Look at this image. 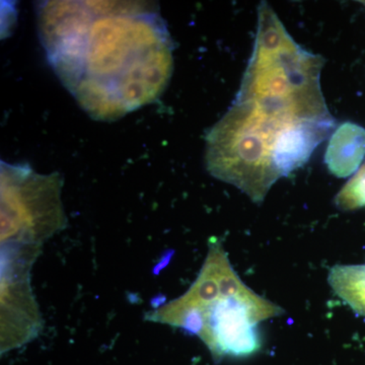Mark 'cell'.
I'll use <instances>...</instances> for the list:
<instances>
[{
	"label": "cell",
	"instance_id": "obj_1",
	"mask_svg": "<svg viewBox=\"0 0 365 365\" xmlns=\"http://www.w3.org/2000/svg\"><path fill=\"white\" fill-rule=\"evenodd\" d=\"M38 28L48 62L91 118L113 121L155 102L169 85L174 42L157 6L45 1Z\"/></svg>",
	"mask_w": 365,
	"mask_h": 365
},
{
	"label": "cell",
	"instance_id": "obj_2",
	"mask_svg": "<svg viewBox=\"0 0 365 365\" xmlns=\"http://www.w3.org/2000/svg\"><path fill=\"white\" fill-rule=\"evenodd\" d=\"M333 119L319 81L244 76L234 104L206 136L207 170L259 202L279 179L273 160L281 143L304 127Z\"/></svg>",
	"mask_w": 365,
	"mask_h": 365
},
{
	"label": "cell",
	"instance_id": "obj_3",
	"mask_svg": "<svg viewBox=\"0 0 365 365\" xmlns=\"http://www.w3.org/2000/svg\"><path fill=\"white\" fill-rule=\"evenodd\" d=\"M280 312L242 284L215 246L189 292L153 312L150 319L198 335L216 356L242 357L260 348L257 324Z\"/></svg>",
	"mask_w": 365,
	"mask_h": 365
},
{
	"label": "cell",
	"instance_id": "obj_4",
	"mask_svg": "<svg viewBox=\"0 0 365 365\" xmlns=\"http://www.w3.org/2000/svg\"><path fill=\"white\" fill-rule=\"evenodd\" d=\"M62 178L41 175L29 165L1 162V244L39 248L66 227Z\"/></svg>",
	"mask_w": 365,
	"mask_h": 365
},
{
	"label": "cell",
	"instance_id": "obj_5",
	"mask_svg": "<svg viewBox=\"0 0 365 365\" xmlns=\"http://www.w3.org/2000/svg\"><path fill=\"white\" fill-rule=\"evenodd\" d=\"M35 258L23 250L2 249V339L6 347L26 342L39 331V313L29 283Z\"/></svg>",
	"mask_w": 365,
	"mask_h": 365
},
{
	"label": "cell",
	"instance_id": "obj_6",
	"mask_svg": "<svg viewBox=\"0 0 365 365\" xmlns=\"http://www.w3.org/2000/svg\"><path fill=\"white\" fill-rule=\"evenodd\" d=\"M365 158V129L344 123L333 132L327 148L325 162L336 177L351 176L360 169Z\"/></svg>",
	"mask_w": 365,
	"mask_h": 365
},
{
	"label": "cell",
	"instance_id": "obj_7",
	"mask_svg": "<svg viewBox=\"0 0 365 365\" xmlns=\"http://www.w3.org/2000/svg\"><path fill=\"white\" fill-rule=\"evenodd\" d=\"M330 282L341 299L365 316V265L337 266L332 269Z\"/></svg>",
	"mask_w": 365,
	"mask_h": 365
}]
</instances>
